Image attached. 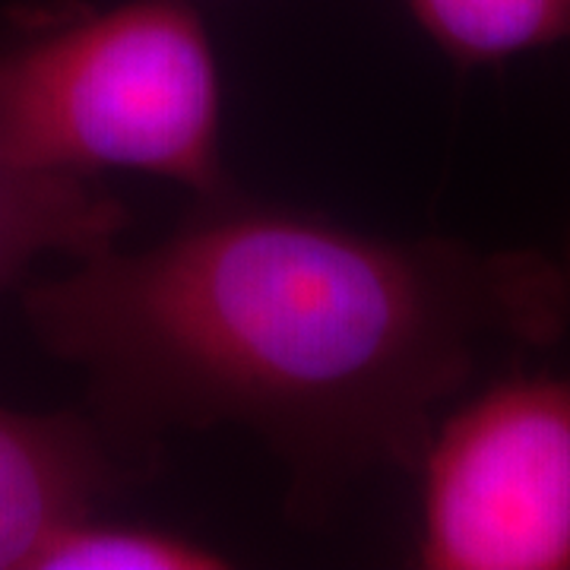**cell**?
I'll list each match as a JSON object with an SVG mask.
<instances>
[{
    "mask_svg": "<svg viewBox=\"0 0 570 570\" xmlns=\"http://www.w3.org/2000/svg\"><path fill=\"white\" fill-rule=\"evenodd\" d=\"M22 314L121 444L242 425L317 513L362 472L419 469L453 396L558 343L570 276L535 250L390 242L225 190L163 245L32 283Z\"/></svg>",
    "mask_w": 570,
    "mask_h": 570,
    "instance_id": "cell-1",
    "label": "cell"
},
{
    "mask_svg": "<svg viewBox=\"0 0 570 570\" xmlns=\"http://www.w3.org/2000/svg\"><path fill=\"white\" fill-rule=\"evenodd\" d=\"M225 561L178 532L86 517L45 549L36 570H213Z\"/></svg>",
    "mask_w": 570,
    "mask_h": 570,
    "instance_id": "cell-7",
    "label": "cell"
},
{
    "mask_svg": "<svg viewBox=\"0 0 570 570\" xmlns=\"http://www.w3.org/2000/svg\"><path fill=\"white\" fill-rule=\"evenodd\" d=\"M0 45V156L22 168H130L228 190L223 86L190 0L32 7Z\"/></svg>",
    "mask_w": 570,
    "mask_h": 570,
    "instance_id": "cell-2",
    "label": "cell"
},
{
    "mask_svg": "<svg viewBox=\"0 0 570 570\" xmlns=\"http://www.w3.org/2000/svg\"><path fill=\"white\" fill-rule=\"evenodd\" d=\"M419 472L422 568H570V377H501L438 422Z\"/></svg>",
    "mask_w": 570,
    "mask_h": 570,
    "instance_id": "cell-3",
    "label": "cell"
},
{
    "mask_svg": "<svg viewBox=\"0 0 570 570\" xmlns=\"http://www.w3.org/2000/svg\"><path fill=\"white\" fill-rule=\"evenodd\" d=\"M124 225V204L92 175L22 168L0 156V292L45 254H99Z\"/></svg>",
    "mask_w": 570,
    "mask_h": 570,
    "instance_id": "cell-5",
    "label": "cell"
},
{
    "mask_svg": "<svg viewBox=\"0 0 570 570\" xmlns=\"http://www.w3.org/2000/svg\"><path fill=\"white\" fill-rule=\"evenodd\" d=\"M568 276H570V264H568Z\"/></svg>",
    "mask_w": 570,
    "mask_h": 570,
    "instance_id": "cell-8",
    "label": "cell"
},
{
    "mask_svg": "<svg viewBox=\"0 0 570 570\" xmlns=\"http://www.w3.org/2000/svg\"><path fill=\"white\" fill-rule=\"evenodd\" d=\"M146 456L96 415L0 406V570H36L67 527L140 475Z\"/></svg>",
    "mask_w": 570,
    "mask_h": 570,
    "instance_id": "cell-4",
    "label": "cell"
},
{
    "mask_svg": "<svg viewBox=\"0 0 570 570\" xmlns=\"http://www.w3.org/2000/svg\"><path fill=\"white\" fill-rule=\"evenodd\" d=\"M450 61L498 63L570 39V0H406Z\"/></svg>",
    "mask_w": 570,
    "mask_h": 570,
    "instance_id": "cell-6",
    "label": "cell"
}]
</instances>
